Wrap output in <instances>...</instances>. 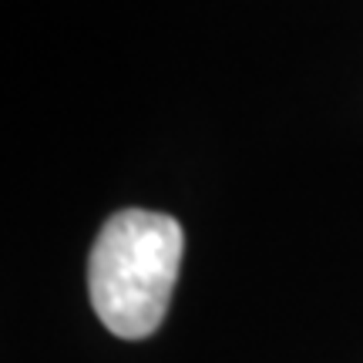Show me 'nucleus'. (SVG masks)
I'll return each mask as SVG.
<instances>
[{"label": "nucleus", "mask_w": 363, "mask_h": 363, "mask_svg": "<svg viewBox=\"0 0 363 363\" xmlns=\"http://www.w3.org/2000/svg\"><path fill=\"white\" fill-rule=\"evenodd\" d=\"M185 233L172 216L148 208L115 212L88 256L91 306L115 337H152L179 283Z\"/></svg>", "instance_id": "nucleus-1"}]
</instances>
